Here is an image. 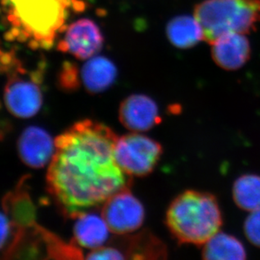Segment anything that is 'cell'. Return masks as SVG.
I'll use <instances>...</instances> for the list:
<instances>
[{
    "mask_svg": "<svg viewBox=\"0 0 260 260\" xmlns=\"http://www.w3.org/2000/svg\"><path fill=\"white\" fill-rule=\"evenodd\" d=\"M117 138L107 125L84 120L55 139L47 188L63 215L76 218L130 187L131 176L114 156Z\"/></svg>",
    "mask_w": 260,
    "mask_h": 260,
    "instance_id": "obj_1",
    "label": "cell"
},
{
    "mask_svg": "<svg viewBox=\"0 0 260 260\" xmlns=\"http://www.w3.org/2000/svg\"><path fill=\"white\" fill-rule=\"evenodd\" d=\"M5 39L22 42L31 49H50L55 38L67 29L69 10L82 11L80 0H3Z\"/></svg>",
    "mask_w": 260,
    "mask_h": 260,
    "instance_id": "obj_2",
    "label": "cell"
},
{
    "mask_svg": "<svg viewBox=\"0 0 260 260\" xmlns=\"http://www.w3.org/2000/svg\"><path fill=\"white\" fill-rule=\"evenodd\" d=\"M223 222L216 197L207 192L188 189L171 202L166 223L179 243L204 245L218 233Z\"/></svg>",
    "mask_w": 260,
    "mask_h": 260,
    "instance_id": "obj_3",
    "label": "cell"
},
{
    "mask_svg": "<svg viewBox=\"0 0 260 260\" xmlns=\"http://www.w3.org/2000/svg\"><path fill=\"white\" fill-rule=\"evenodd\" d=\"M204 40L212 43L226 33L249 34L260 23V0H204L194 7Z\"/></svg>",
    "mask_w": 260,
    "mask_h": 260,
    "instance_id": "obj_4",
    "label": "cell"
},
{
    "mask_svg": "<svg viewBox=\"0 0 260 260\" xmlns=\"http://www.w3.org/2000/svg\"><path fill=\"white\" fill-rule=\"evenodd\" d=\"M1 70L7 76L4 101L9 112L22 119L36 116L43 101L41 88L44 74L42 66L29 71L14 51H2Z\"/></svg>",
    "mask_w": 260,
    "mask_h": 260,
    "instance_id": "obj_5",
    "label": "cell"
},
{
    "mask_svg": "<svg viewBox=\"0 0 260 260\" xmlns=\"http://www.w3.org/2000/svg\"><path fill=\"white\" fill-rule=\"evenodd\" d=\"M162 146L147 136L130 133L117 138L114 156L129 176H145L152 172L162 155Z\"/></svg>",
    "mask_w": 260,
    "mask_h": 260,
    "instance_id": "obj_6",
    "label": "cell"
},
{
    "mask_svg": "<svg viewBox=\"0 0 260 260\" xmlns=\"http://www.w3.org/2000/svg\"><path fill=\"white\" fill-rule=\"evenodd\" d=\"M103 216L111 233L126 235L140 229L144 221V208L129 188L111 196L102 205Z\"/></svg>",
    "mask_w": 260,
    "mask_h": 260,
    "instance_id": "obj_7",
    "label": "cell"
},
{
    "mask_svg": "<svg viewBox=\"0 0 260 260\" xmlns=\"http://www.w3.org/2000/svg\"><path fill=\"white\" fill-rule=\"evenodd\" d=\"M63 39L58 43L61 52L81 60L94 57L102 48L104 38L95 23L88 19L77 20L67 28Z\"/></svg>",
    "mask_w": 260,
    "mask_h": 260,
    "instance_id": "obj_8",
    "label": "cell"
},
{
    "mask_svg": "<svg viewBox=\"0 0 260 260\" xmlns=\"http://www.w3.org/2000/svg\"><path fill=\"white\" fill-rule=\"evenodd\" d=\"M119 119L124 126L133 133L152 129L161 120L157 104L145 94H132L121 102Z\"/></svg>",
    "mask_w": 260,
    "mask_h": 260,
    "instance_id": "obj_9",
    "label": "cell"
},
{
    "mask_svg": "<svg viewBox=\"0 0 260 260\" xmlns=\"http://www.w3.org/2000/svg\"><path fill=\"white\" fill-rule=\"evenodd\" d=\"M18 153L25 165L40 169L50 164L54 155L55 141L38 126H29L20 135L17 143Z\"/></svg>",
    "mask_w": 260,
    "mask_h": 260,
    "instance_id": "obj_10",
    "label": "cell"
},
{
    "mask_svg": "<svg viewBox=\"0 0 260 260\" xmlns=\"http://www.w3.org/2000/svg\"><path fill=\"white\" fill-rule=\"evenodd\" d=\"M211 45V57L217 66L235 71L247 63L251 56V45L245 34L226 33Z\"/></svg>",
    "mask_w": 260,
    "mask_h": 260,
    "instance_id": "obj_11",
    "label": "cell"
},
{
    "mask_svg": "<svg viewBox=\"0 0 260 260\" xmlns=\"http://www.w3.org/2000/svg\"><path fill=\"white\" fill-rule=\"evenodd\" d=\"M75 219L74 240L77 245L91 250L104 246L111 230L103 216L85 212Z\"/></svg>",
    "mask_w": 260,
    "mask_h": 260,
    "instance_id": "obj_12",
    "label": "cell"
},
{
    "mask_svg": "<svg viewBox=\"0 0 260 260\" xmlns=\"http://www.w3.org/2000/svg\"><path fill=\"white\" fill-rule=\"evenodd\" d=\"M81 81L88 93H99L107 90L116 81L117 69L105 57H91L82 68Z\"/></svg>",
    "mask_w": 260,
    "mask_h": 260,
    "instance_id": "obj_13",
    "label": "cell"
},
{
    "mask_svg": "<svg viewBox=\"0 0 260 260\" xmlns=\"http://www.w3.org/2000/svg\"><path fill=\"white\" fill-rule=\"evenodd\" d=\"M125 259H165L168 250L165 243L148 230L127 236L123 241Z\"/></svg>",
    "mask_w": 260,
    "mask_h": 260,
    "instance_id": "obj_14",
    "label": "cell"
},
{
    "mask_svg": "<svg viewBox=\"0 0 260 260\" xmlns=\"http://www.w3.org/2000/svg\"><path fill=\"white\" fill-rule=\"evenodd\" d=\"M168 38L174 47L189 49L204 40V31L197 18L179 15L173 18L166 28Z\"/></svg>",
    "mask_w": 260,
    "mask_h": 260,
    "instance_id": "obj_15",
    "label": "cell"
},
{
    "mask_svg": "<svg viewBox=\"0 0 260 260\" xmlns=\"http://www.w3.org/2000/svg\"><path fill=\"white\" fill-rule=\"evenodd\" d=\"M204 259L241 260L247 258L243 243L234 236L218 233L203 245Z\"/></svg>",
    "mask_w": 260,
    "mask_h": 260,
    "instance_id": "obj_16",
    "label": "cell"
},
{
    "mask_svg": "<svg viewBox=\"0 0 260 260\" xmlns=\"http://www.w3.org/2000/svg\"><path fill=\"white\" fill-rule=\"evenodd\" d=\"M233 197L236 205L244 211L260 209V176L247 174L237 179L233 187Z\"/></svg>",
    "mask_w": 260,
    "mask_h": 260,
    "instance_id": "obj_17",
    "label": "cell"
},
{
    "mask_svg": "<svg viewBox=\"0 0 260 260\" xmlns=\"http://www.w3.org/2000/svg\"><path fill=\"white\" fill-rule=\"evenodd\" d=\"M57 82L61 89L72 92L79 88L81 84V74L76 64L72 61H64L57 76Z\"/></svg>",
    "mask_w": 260,
    "mask_h": 260,
    "instance_id": "obj_18",
    "label": "cell"
},
{
    "mask_svg": "<svg viewBox=\"0 0 260 260\" xmlns=\"http://www.w3.org/2000/svg\"><path fill=\"white\" fill-rule=\"evenodd\" d=\"M243 229L249 242L260 248V209L251 212L246 219Z\"/></svg>",
    "mask_w": 260,
    "mask_h": 260,
    "instance_id": "obj_19",
    "label": "cell"
},
{
    "mask_svg": "<svg viewBox=\"0 0 260 260\" xmlns=\"http://www.w3.org/2000/svg\"><path fill=\"white\" fill-rule=\"evenodd\" d=\"M88 259H125L120 249L115 247L102 246L91 250L86 256Z\"/></svg>",
    "mask_w": 260,
    "mask_h": 260,
    "instance_id": "obj_20",
    "label": "cell"
}]
</instances>
